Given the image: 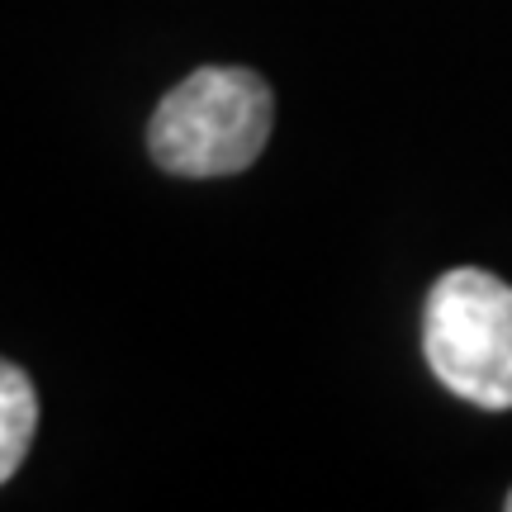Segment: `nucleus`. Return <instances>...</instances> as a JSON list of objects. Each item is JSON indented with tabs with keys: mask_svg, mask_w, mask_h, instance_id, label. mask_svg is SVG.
<instances>
[{
	"mask_svg": "<svg viewBox=\"0 0 512 512\" xmlns=\"http://www.w3.org/2000/svg\"><path fill=\"white\" fill-rule=\"evenodd\" d=\"M275 95L247 67H200L162 95L147 124L152 162L171 176H233L266 152Z\"/></svg>",
	"mask_w": 512,
	"mask_h": 512,
	"instance_id": "nucleus-1",
	"label": "nucleus"
},
{
	"mask_svg": "<svg viewBox=\"0 0 512 512\" xmlns=\"http://www.w3.org/2000/svg\"><path fill=\"white\" fill-rule=\"evenodd\" d=\"M427 366L475 408H512V285L475 266L446 271L422 313Z\"/></svg>",
	"mask_w": 512,
	"mask_h": 512,
	"instance_id": "nucleus-2",
	"label": "nucleus"
},
{
	"mask_svg": "<svg viewBox=\"0 0 512 512\" xmlns=\"http://www.w3.org/2000/svg\"><path fill=\"white\" fill-rule=\"evenodd\" d=\"M38 432V394L15 361H0V484L15 475Z\"/></svg>",
	"mask_w": 512,
	"mask_h": 512,
	"instance_id": "nucleus-3",
	"label": "nucleus"
},
{
	"mask_svg": "<svg viewBox=\"0 0 512 512\" xmlns=\"http://www.w3.org/2000/svg\"><path fill=\"white\" fill-rule=\"evenodd\" d=\"M508 512H512V494H508Z\"/></svg>",
	"mask_w": 512,
	"mask_h": 512,
	"instance_id": "nucleus-4",
	"label": "nucleus"
}]
</instances>
